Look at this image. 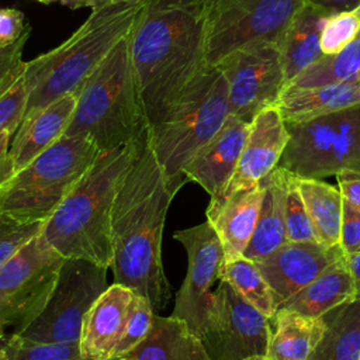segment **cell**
<instances>
[{
  "instance_id": "6da1fadb",
  "label": "cell",
  "mask_w": 360,
  "mask_h": 360,
  "mask_svg": "<svg viewBox=\"0 0 360 360\" xmlns=\"http://www.w3.org/2000/svg\"><path fill=\"white\" fill-rule=\"evenodd\" d=\"M174 193L149 143L148 129L138 139L111 210L114 283L146 297L155 311L170 300L162 263V236Z\"/></svg>"
},
{
  "instance_id": "7a4b0ae2",
  "label": "cell",
  "mask_w": 360,
  "mask_h": 360,
  "mask_svg": "<svg viewBox=\"0 0 360 360\" xmlns=\"http://www.w3.org/2000/svg\"><path fill=\"white\" fill-rule=\"evenodd\" d=\"M128 45L149 125L208 66L205 0H145Z\"/></svg>"
},
{
  "instance_id": "3957f363",
  "label": "cell",
  "mask_w": 360,
  "mask_h": 360,
  "mask_svg": "<svg viewBox=\"0 0 360 360\" xmlns=\"http://www.w3.org/2000/svg\"><path fill=\"white\" fill-rule=\"evenodd\" d=\"M138 139L101 152L44 222L41 231L44 238L63 257L86 259L110 269L111 210L118 186L132 162Z\"/></svg>"
},
{
  "instance_id": "277c9868",
  "label": "cell",
  "mask_w": 360,
  "mask_h": 360,
  "mask_svg": "<svg viewBox=\"0 0 360 360\" xmlns=\"http://www.w3.org/2000/svg\"><path fill=\"white\" fill-rule=\"evenodd\" d=\"M145 0L108 3L91 8L86 21L60 45L25 62L27 112L79 89L124 39Z\"/></svg>"
},
{
  "instance_id": "5b68a950",
  "label": "cell",
  "mask_w": 360,
  "mask_h": 360,
  "mask_svg": "<svg viewBox=\"0 0 360 360\" xmlns=\"http://www.w3.org/2000/svg\"><path fill=\"white\" fill-rule=\"evenodd\" d=\"M65 135H87L101 152L131 143L148 122L131 60L128 35L121 39L77 91Z\"/></svg>"
},
{
  "instance_id": "8992f818",
  "label": "cell",
  "mask_w": 360,
  "mask_h": 360,
  "mask_svg": "<svg viewBox=\"0 0 360 360\" xmlns=\"http://www.w3.org/2000/svg\"><path fill=\"white\" fill-rule=\"evenodd\" d=\"M228 117L226 79L218 66H207L148 125L149 143L174 194L187 181L183 174L187 163L215 136Z\"/></svg>"
},
{
  "instance_id": "52a82bcc",
  "label": "cell",
  "mask_w": 360,
  "mask_h": 360,
  "mask_svg": "<svg viewBox=\"0 0 360 360\" xmlns=\"http://www.w3.org/2000/svg\"><path fill=\"white\" fill-rule=\"evenodd\" d=\"M101 150L87 135H63L0 186V214L45 222Z\"/></svg>"
},
{
  "instance_id": "ba28073f",
  "label": "cell",
  "mask_w": 360,
  "mask_h": 360,
  "mask_svg": "<svg viewBox=\"0 0 360 360\" xmlns=\"http://www.w3.org/2000/svg\"><path fill=\"white\" fill-rule=\"evenodd\" d=\"M285 125L290 139L280 167L307 179L335 176L345 169L360 170V104Z\"/></svg>"
},
{
  "instance_id": "9c48e42d",
  "label": "cell",
  "mask_w": 360,
  "mask_h": 360,
  "mask_svg": "<svg viewBox=\"0 0 360 360\" xmlns=\"http://www.w3.org/2000/svg\"><path fill=\"white\" fill-rule=\"evenodd\" d=\"M305 0H205V62L219 65L242 48L276 42Z\"/></svg>"
},
{
  "instance_id": "30bf717a",
  "label": "cell",
  "mask_w": 360,
  "mask_h": 360,
  "mask_svg": "<svg viewBox=\"0 0 360 360\" xmlns=\"http://www.w3.org/2000/svg\"><path fill=\"white\" fill-rule=\"evenodd\" d=\"M107 287V267L65 257L42 312L17 335L37 342L79 343L84 315Z\"/></svg>"
},
{
  "instance_id": "8fae6325",
  "label": "cell",
  "mask_w": 360,
  "mask_h": 360,
  "mask_svg": "<svg viewBox=\"0 0 360 360\" xmlns=\"http://www.w3.org/2000/svg\"><path fill=\"white\" fill-rule=\"evenodd\" d=\"M65 257L42 232L0 267V325L13 333L27 328L44 309Z\"/></svg>"
},
{
  "instance_id": "7c38bea8",
  "label": "cell",
  "mask_w": 360,
  "mask_h": 360,
  "mask_svg": "<svg viewBox=\"0 0 360 360\" xmlns=\"http://www.w3.org/2000/svg\"><path fill=\"white\" fill-rule=\"evenodd\" d=\"M269 336V318L245 301L226 281L219 280L200 336L210 359L246 360L266 356Z\"/></svg>"
},
{
  "instance_id": "4fadbf2b",
  "label": "cell",
  "mask_w": 360,
  "mask_h": 360,
  "mask_svg": "<svg viewBox=\"0 0 360 360\" xmlns=\"http://www.w3.org/2000/svg\"><path fill=\"white\" fill-rule=\"evenodd\" d=\"M217 66L226 79L229 115L249 124L257 112L276 105L285 89L276 42L235 51Z\"/></svg>"
},
{
  "instance_id": "5bb4252c",
  "label": "cell",
  "mask_w": 360,
  "mask_h": 360,
  "mask_svg": "<svg viewBox=\"0 0 360 360\" xmlns=\"http://www.w3.org/2000/svg\"><path fill=\"white\" fill-rule=\"evenodd\" d=\"M173 238L186 249L188 264L186 278L174 297L172 315L184 321L194 333L201 336L212 302L211 287L218 280L224 262V249L208 221L180 229Z\"/></svg>"
},
{
  "instance_id": "9a60e30c",
  "label": "cell",
  "mask_w": 360,
  "mask_h": 360,
  "mask_svg": "<svg viewBox=\"0 0 360 360\" xmlns=\"http://www.w3.org/2000/svg\"><path fill=\"white\" fill-rule=\"evenodd\" d=\"M343 256L340 245L287 242L270 256L255 263L269 284L276 308H278Z\"/></svg>"
},
{
  "instance_id": "2e32d148",
  "label": "cell",
  "mask_w": 360,
  "mask_h": 360,
  "mask_svg": "<svg viewBox=\"0 0 360 360\" xmlns=\"http://www.w3.org/2000/svg\"><path fill=\"white\" fill-rule=\"evenodd\" d=\"M288 139L285 121L276 105L257 112L249 124L235 173L224 193L217 198L256 186L278 166Z\"/></svg>"
},
{
  "instance_id": "e0dca14e",
  "label": "cell",
  "mask_w": 360,
  "mask_h": 360,
  "mask_svg": "<svg viewBox=\"0 0 360 360\" xmlns=\"http://www.w3.org/2000/svg\"><path fill=\"white\" fill-rule=\"evenodd\" d=\"M248 132L249 122L229 115L215 136L187 163L184 179L200 184L211 198L219 197L235 173Z\"/></svg>"
},
{
  "instance_id": "ac0fdd59",
  "label": "cell",
  "mask_w": 360,
  "mask_h": 360,
  "mask_svg": "<svg viewBox=\"0 0 360 360\" xmlns=\"http://www.w3.org/2000/svg\"><path fill=\"white\" fill-rule=\"evenodd\" d=\"M264 188L266 181L262 179L253 187L210 200L207 221L221 240L224 260L243 256L259 219Z\"/></svg>"
},
{
  "instance_id": "d6986e66",
  "label": "cell",
  "mask_w": 360,
  "mask_h": 360,
  "mask_svg": "<svg viewBox=\"0 0 360 360\" xmlns=\"http://www.w3.org/2000/svg\"><path fill=\"white\" fill-rule=\"evenodd\" d=\"M134 291L112 283L84 315L80 353L84 360H108L121 338Z\"/></svg>"
},
{
  "instance_id": "ffe728a7",
  "label": "cell",
  "mask_w": 360,
  "mask_h": 360,
  "mask_svg": "<svg viewBox=\"0 0 360 360\" xmlns=\"http://www.w3.org/2000/svg\"><path fill=\"white\" fill-rule=\"evenodd\" d=\"M76 101V94H65L24 115L10 143L14 172L27 166L65 135L73 117Z\"/></svg>"
},
{
  "instance_id": "44dd1931",
  "label": "cell",
  "mask_w": 360,
  "mask_h": 360,
  "mask_svg": "<svg viewBox=\"0 0 360 360\" xmlns=\"http://www.w3.org/2000/svg\"><path fill=\"white\" fill-rule=\"evenodd\" d=\"M360 104V82L315 87H285L276 107L285 124L304 122Z\"/></svg>"
},
{
  "instance_id": "7402d4cb",
  "label": "cell",
  "mask_w": 360,
  "mask_h": 360,
  "mask_svg": "<svg viewBox=\"0 0 360 360\" xmlns=\"http://www.w3.org/2000/svg\"><path fill=\"white\" fill-rule=\"evenodd\" d=\"M328 13L304 4L277 41L285 86L302 70L323 56L321 32Z\"/></svg>"
},
{
  "instance_id": "603a6c76",
  "label": "cell",
  "mask_w": 360,
  "mask_h": 360,
  "mask_svg": "<svg viewBox=\"0 0 360 360\" xmlns=\"http://www.w3.org/2000/svg\"><path fill=\"white\" fill-rule=\"evenodd\" d=\"M288 170L277 166L266 177L264 195L259 212V219L252 239L243 256L252 262H259L270 256L280 246L287 243L285 233V193Z\"/></svg>"
},
{
  "instance_id": "cb8c5ba5",
  "label": "cell",
  "mask_w": 360,
  "mask_h": 360,
  "mask_svg": "<svg viewBox=\"0 0 360 360\" xmlns=\"http://www.w3.org/2000/svg\"><path fill=\"white\" fill-rule=\"evenodd\" d=\"M270 321L266 356L269 360H309L321 342L326 321L288 309H277Z\"/></svg>"
},
{
  "instance_id": "d4e9b609",
  "label": "cell",
  "mask_w": 360,
  "mask_h": 360,
  "mask_svg": "<svg viewBox=\"0 0 360 360\" xmlns=\"http://www.w3.org/2000/svg\"><path fill=\"white\" fill-rule=\"evenodd\" d=\"M127 356L132 360H211L200 336L173 315H155L149 335Z\"/></svg>"
},
{
  "instance_id": "484cf974",
  "label": "cell",
  "mask_w": 360,
  "mask_h": 360,
  "mask_svg": "<svg viewBox=\"0 0 360 360\" xmlns=\"http://www.w3.org/2000/svg\"><path fill=\"white\" fill-rule=\"evenodd\" d=\"M353 300H356V288L343 256L277 309L281 308L305 316L319 318Z\"/></svg>"
},
{
  "instance_id": "4316f807",
  "label": "cell",
  "mask_w": 360,
  "mask_h": 360,
  "mask_svg": "<svg viewBox=\"0 0 360 360\" xmlns=\"http://www.w3.org/2000/svg\"><path fill=\"white\" fill-rule=\"evenodd\" d=\"M297 186L319 243L325 246L339 245L343 215V195L340 190L321 179L298 176Z\"/></svg>"
},
{
  "instance_id": "83f0119b",
  "label": "cell",
  "mask_w": 360,
  "mask_h": 360,
  "mask_svg": "<svg viewBox=\"0 0 360 360\" xmlns=\"http://www.w3.org/2000/svg\"><path fill=\"white\" fill-rule=\"evenodd\" d=\"M309 360H360V300L339 307Z\"/></svg>"
},
{
  "instance_id": "f1b7e54d",
  "label": "cell",
  "mask_w": 360,
  "mask_h": 360,
  "mask_svg": "<svg viewBox=\"0 0 360 360\" xmlns=\"http://www.w3.org/2000/svg\"><path fill=\"white\" fill-rule=\"evenodd\" d=\"M360 77V34L333 55H323L285 87H315L330 83L354 82Z\"/></svg>"
},
{
  "instance_id": "f546056e",
  "label": "cell",
  "mask_w": 360,
  "mask_h": 360,
  "mask_svg": "<svg viewBox=\"0 0 360 360\" xmlns=\"http://www.w3.org/2000/svg\"><path fill=\"white\" fill-rule=\"evenodd\" d=\"M218 280L226 281L245 301L267 318L274 315L277 308L270 287L255 262L245 256L224 260L219 267Z\"/></svg>"
},
{
  "instance_id": "4dcf8cb0",
  "label": "cell",
  "mask_w": 360,
  "mask_h": 360,
  "mask_svg": "<svg viewBox=\"0 0 360 360\" xmlns=\"http://www.w3.org/2000/svg\"><path fill=\"white\" fill-rule=\"evenodd\" d=\"M7 360H84L79 343L37 342L11 333L4 340Z\"/></svg>"
},
{
  "instance_id": "1f68e13d",
  "label": "cell",
  "mask_w": 360,
  "mask_h": 360,
  "mask_svg": "<svg viewBox=\"0 0 360 360\" xmlns=\"http://www.w3.org/2000/svg\"><path fill=\"white\" fill-rule=\"evenodd\" d=\"M155 312L156 311L153 309V305L146 297L134 292L121 338L111 357L127 356L149 335L156 315Z\"/></svg>"
},
{
  "instance_id": "d6a6232c",
  "label": "cell",
  "mask_w": 360,
  "mask_h": 360,
  "mask_svg": "<svg viewBox=\"0 0 360 360\" xmlns=\"http://www.w3.org/2000/svg\"><path fill=\"white\" fill-rule=\"evenodd\" d=\"M285 233L287 242L314 243L318 242L314 225L301 198L297 176L288 172L285 193Z\"/></svg>"
},
{
  "instance_id": "836d02e7",
  "label": "cell",
  "mask_w": 360,
  "mask_h": 360,
  "mask_svg": "<svg viewBox=\"0 0 360 360\" xmlns=\"http://www.w3.org/2000/svg\"><path fill=\"white\" fill-rule=\"evenodd\" d=\"M360 34V4L347 11L329 14L321 32L323 55H333L347 46Z\"/></svg>"
},
{
  "instance_id": "e575fe53",
  "label": "cell",
  "mask_w": 360,
  "mask_h": 360,
  "mask_svg": "<svg viewBox=\"0 0 360 360\" xmlns=\"http://www.w3.org/2000/svg\"><path fill=\"white\" fill-rule=\"evenodd\" d=\"M44 222H25L0 214V267L24 245L41 233Z\"/></svg>"
},
{
  "instance_id": "d590c367",
  "label": "cell",
  "mask_w": 360,
  "mask_h": 360,
  "mask_svg": "<svg viewBox=\"0 0 360 360\" xmlns=\"http://www.w3.org/2000/svg\"><path fill=\"white\" fill-rule=\"evenodd\" d=\"M31 35V27L14 42L0 44V97L4 96L24 75L22 49Z\"/></svg>"
},
{
  "instance_id": "8d00e7d4",
  "label": "cell",
  "mask_w": 360,
  "mask_h": 360,
  "mask_svg": "<svg viewBox=\"0 0 360 360\" xmlns=\"http://www.w3.org/2000/svg\"><path fill=\"white\" fill-rule=\"evenodd\" d=\"M28 93L22 77L0 97V134H15L27 111Z\"/></svg>"
},
{
  "instance_id": "74e56055",
  "label": "cell",
  "mask_w": 360,
  "mask_h": 360,
  "mask_svg": "<svg viewBox=\"0 0 360 360\" xmlns=\"http://www.w3.org/2000/svg\"><path fill=\"white\" fill-rule=\"evenodd\" d=\"M339 245L345 255L360 253V211L345 198Z\"/></svg>"
},
{
  "instance_id": "f35d334b",
  "label": "cell",
  "mask_w": 360,
  "mask_h": 360,
  "mask_svg": "<svg viewBox=\"0 0 360 360\" xmlns=\"http://www.w3.org/2000/svg\"><path fill=\"white\" fill-rule=\"evenodd\" d=\"M24 14L17 8H0V44L17 41L28 28Z\"/></svg>"
},
{
  "instance_id": "ab89813d",
  "label": "cell",
  "mask_w": 360,
  "mask_h": 360,
  "mask_svg": "<svg viewBox=\"0 0 360 360\" xmlns=\"http://www.w3.org/2000/svg\"><path fill=\"white\" fill-rule=\"evenodd\" d=\"M335 176L343 198L360 211V170L345 169Z\"/></svg>"
},
{
  "instance_id": "60d3db41",
  "label": "cell",
  "mask_w": 360,
  "mask_h": 360,
  "mask_svg": "<svg viewBox=\"0 0 360 360\" xmlns=\"http://www.w3.org/2000/svg\"><path fill=\"white\" fill-rule=\"evenodd\" d=\"M13 134H0V186L14 173V166L10 158V143Z\"/></svg>"
},
{
  "instance_id": "b9f144b4",
  "label": "cell",
  "mask_w": 360,
  "mask_h": 360,
  "mask_svg": "<svg viewBox=\"0 0 360 360\" xmlns=\"http://www.w3.org/2000/svg\"><path fill=\"white\" fill-rule=\"evenodd\" d=\"M305 4L316 7L328 14H335L356 8L360 4V0H305Z\"/></svg>"
},
{
  "instance_id": "7bdbcfd3",
  "label": "cell",
  "mask_w": 360,
  "mask_h": 360,
  "mask_svg": "<svg viewBox=\"0 0 360 360\" xmlns=\"http://www.w3.org/2000/svg\"><path fill=\"white\" fill-rule=\"evenodd\" d=\"M347 267L353 277L354 288H356V300H360V253L345 255Z\"/></svg>"
},
{
  "instance_id": "ee69618b",
  "label": "cell",
  "mask_w": 360,
  "mask_h": 360,
  "mask_svg": "<svg viewBox=\"0 0 360 360\" xmlns=\"http://www.w3.org/2000/svg\"><path fill=\"white\" fill-rule=\"evenodd\" d=\"M39 3L44 4H51V3H59L63 4L72 10H77V8H83V7H89V8H94L96 7V0H37Z\"/></svg>"
},
{
  "instance_id": "f6af8a7d",
  "label": "cell",
  "mask_w": 360,
  "mask_h": 360,
  "mask_svg": "<svg viewBox=\"0 0 360 360\" xmlns=\"http://www.w3.org/2000/svg\"><path fill=\"white\" fill-rule=\"evenodd\" d=\"M120 1H135V0H96V7L108 4V3H120Z\"/></svg>"
},
{
  "instance_id": "bcb514c9",
  "label": "cell",
  "mask_w": 360,
  "mask_h": 360,
  "mask_svg": "<svg viewBox=\"0 0 360 360\" xmlns=\"http://www.w3.org/2000/svg\"><path fill=\"white\" fill-rule=\"evenodd\" d=\"M0 360H7V356H6V352H4V347L0 345Z\"/></svg>"
},
{
  "instance_id": "7dc6e473",
  "label": "cell",
  "mask_w": 360,
  "mask_h": 360,
  "mask_svg": "<svg viewBox=\"0 0 360 360\" xmlns=\"http://www.w3.org/2000/svg\"><path fill=\"white\" fill-rule=\"evenodd\" d=\"M108 360H132V359L128 357V356H121V357H111Z\"/></svg>"
},
{
  "instance_id": "c3c4849f",
  "label": "cell",
  "mask_w": 360,
  "mask_h": 360,
  "mask_svg": "<svg viewBox=\"0 0 360 360\" xmlns=\"http://www.w3.org/2000/svg\"><path fill=\"white\" fill-rule=\"evenodd\" d=\"M246 360H269V359L264 357V356H256V357H250V359H246Z\"/></svg>"
},
{
  "instance_id": "681fc988",
  "label": "cell",
  "mask_w": 360,
  "mask_h": 360,
  "mask_svg": "<svg viewBox=\"0 0 360 360\" xmlns=\"http://www.w3.org/2000/svg\"><path fill=\"white\" fill-rule=\"evenodd\" d=\"M4 339V328L0 325V340Z\"/></svg>"
},
{
  "instance_id": "f907efd6",
  "label": "cell",
  "mask_w": 360,
  "mask_h": 360,
  "mask_svg": "<svg viewBox=\"0 0 360 360\" xmlns=\"http://www.w3.org/2000/svg\"><path fill=\"white\" fill-rule=\"evenodd\" d=\"M359 82H360V77H359Z\"/></svg>"
}]
</instances>
